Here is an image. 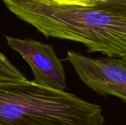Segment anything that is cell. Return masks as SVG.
<instances>
[{
  "instance_id": "3",
  "label": "cell",
  "mask_w": 126,
  "mask_h": 125,
  "mask_svg": "<svg viewBox=\"0 0 126 125\" xmlns=\"http://www.w3.org/2000/svg\"><path fill=\"white\" fill-rule=\"evenodd\" d=\"M67 60L80 80L100 96H114L126 102V57L93 58L75 51Z\"/></svg>"
},
{
  "instance_id": "6",
  "label": "cell",
  "mask_w": 126,
  "mask_h": 125,
  "mask_svg": "<svg viewBox=\"0 0 126 125\" xmlns=\"http://www.w3.org/2000/svg\"><path fill=\"white\" fill-rule=\"evenodd\" d=\"M68 3L93 7L106 4H126V0H73Z\"/></svg>"
},
{
  "instance_id": "7",
  "label": "cell",
  "mask_w": 126,
  "mask_h": 125,
  "mask_svg": "<svg viewBox=\"0 0 126 125\" xmlns=\"http://www.w3.org/2000/svg\"><path fill=\"white\" fill-rule=\"evenodd\" d=\"M58 2H62V3H68V2H70L73 0H55Z\"/></svg>"
},
{
  "instance_id": "2",
  "label": "cell",
  "mask_w": 126,
  "mask_h": 125,
  "mask_svg": "<svg viewBox=\"0 0 126 125\" xmlns=\"http://www.w3.org/2000/svg\"><path fill=\"white\" fill-rule=\"evenodd\" d=\"M100 105L28 80L0 82V125H104Z\"/></svg>"
},
{
  "instance_id": "1",
  "label": "cell",
  "mask_w": 126,
  "mask_h": 125,
  "mask_svg": "<svg viewBox=\"0 0 126 125\" xmlns=\"http://www.w3.org/2000/svg\"><path fill=\"white\" fill-rule=\"evenodd\" d=\"M46 37L85 45L90 52L126 57V4L83 6L55 0H2Z\"/></svg>"
},
{
  "instance_id": "4",
  "label": "cell",
  "mask_w": 126,
  "mask_h": 125,
  "mask_svg": "<svg viewBox=\"0 0 126 125\" xmlns=\"http://www.w3.org/2000/svg\"><path fill=\"white\" fill-rule=\"evenodd\" d=\"M7 44L18 52L30 66L34 83L59 91L66 88V75L61 60L52 46L35 40L5 35Z\"/></svg>"
},
{
  "instance_id": "5",
  "label": "cell",
  "mask_w": 126,
  "mask_h": 125,
  "mask_svg": "<svg viewBox=\"0 0 126 125\" xmlns=\"http://www.w3.org/2000/svg\"><path fill=\"white\" fill-rule=\"evenodd\" d=\"M27 77L0 52V82H16L27 80Z\"/></svg>"
}]
</instances>
